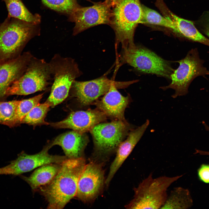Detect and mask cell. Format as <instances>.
<instances>
[{
	"instance_id": "obj_11",
	"label": "cell",
	"mask_w": 209,
	"mask_h": 209,
	"mask_svg": "<svg viewBox=\"0 0 209 209\" xmlns=\"http://www.w3.org/2000/svg\"><path fill=\"white\" fill-rule=\"evenodd\" d=\"M51 147L49 143L40 152L32 155L22 152L10 164L0 168V174L19 175L47 164L62 163L68 158L65 156L49 154L48 151Z\"/></svg>"
},
{
	"instance_id": "obj_31",
	"label": "cell",
	"mask_w": 209,
	"mask_h": 209,
	"mask_svg": "<svg viewBox=\"0 0 209 209\" xmlns=\"http://www.w3.org/2000/svg\"><path fill=\"white\" fill-rule=\"evenodd\" d=\"M201 154L202 155H209V152L202 151L201 152Z\"/></svg>"
},
{
	"instance_id": "obj_27",
	"label": "cell",
	"mask_w": 209,
	"mask_h": 209,
	"mask_svg": "<svg viewBox=\"0 0 209 209\" xmlns=\"http://www.w3.org/2000/svg\"><path fill=\"white\" fill-rule=\"evenodd\" d=\"M47 7L56 11L69 15L80 6L77 0H42Z\"/></svg>"
},
{
	"instance_id": "obj_32",
	"label": "cell",
	"mask_w": 209,
	"mask_h": 209,
	"mask_svg": "<svg viewBox=\"0 0 209 209\" xmlns=\"http://www.w3.org/2000/svg\"><path fill=\"white\" fill-rule=\"evenodd\" d=\"M207 129H208V130H209V127H207Z\"/></svg>"
},
{
	"instance_id": "obj_25",
	"label": "cell",
	"mask_w": 209,
	"mask_h": 209,
	"mask_svg": "<svg viewBox=\"0 0 209 209\" xmlns=\"http://www.w3.org/2000/svg\"><path fill=\"white\" fill-rule=\"evenodd\" d=\"M43 93L28 99L20 100L17 107L12 127L20 123L24 118L35 106L39 103Z\"/></svg>"
},
{
	"instance_id": "obj_20",
	"label": "cell",
	"mask_w": 209,
	"mask_h": 209,
	"mask_svg": "<svg viewBox=\"0 0 209 209\" xmlns=\"http://www.w3.org/2000/svg\"><path fill=\"white\" fill-rule=\"evenodd\" d=\"M61 165L62 163L47 164L35 170L29 176H20L35 192L40 187L49 183L60 170Z\"/></svg>"
},
{
	"instance_id": "obj_14",
	"label": "cell",
	"mask_w": 209,
	"mask_h": 209,
	"mask_svg": "<svg viewBox=\"0 0 209 209\" xmlns=\"http://www.w3.org/2000/svg\"><path fill=\"white\" fill-rule=\"evenodd\" d=\"M118 82L103 76L93 80L84 81L75 80L72 89L74 96L83 105H90L109 90L111 85Z\"/></svg>"
},
{
	"instance_id": "obj_16",
	"label": "cell",
	"mask_w": 209,
	"mask_h": 209,
	"mask_svg": "<svg viewBox=\"0 0 209 209\" xmlns=\"http://www.w3.org/2000/svg\"><path fill=\"white\" fill-rule=\"evenodd\" d=\"M33 56L29 52H24L15 59L0 63V101L7 98V89L24 73Z\"/></svg>"
},
{
	"instance_id": "obj_28",
	"label": "cell",
	"mask_w": 209,
	"mask_h": 209,
	"mask_svg": "<svg viewBox=\"0 0 209 209\" xmlns=\"http://www.w3.org/2000/svg\"><path fill=\"white\" fill-rule=\"evenodd\" d=\"M194 22L195 26L209 39V10L204 12L199 19Z\"/></svg>"
},
{
	"instance_id": "obj_24",
	"label": "cell",
	"mask_w": 209,
	"mask_h": 209,
	"mask_svg": "<svg viewBox=\"0 0 209 209\" xmlns=\"http://www.w3.org/2000/svg\"><path fill=\"white\" fill-rule=\"evenodd\" d=\"M50 106L46 102L40 104L34 107L24 118L21 123L31 125L48 124L45 118Z\"/></svg>"
},
{
	"instance_id": "obj_1",
	"label": "cell",
	"mask_w": 209,
	"mask_h": 209,
	"mask_svg": "<svg viewBox=\"0 0 209 209\" xmlns=\"http://www.w3.org/2000/svg\"><path fill=\"white\" fill-rule=\"evenodd\" d=\"M85 165L83 157L67 158L62 163L52 180L37 190L47 201V208L62 209L75 197L78 180Z\"/></svg>"
},
{
	"instance_id": "obj_3",
	"label": "cell",
	"mask_w": 209,
	"mask_h": 209,
	"mask_svg": "<svg viewBox=\"0 0 209 209\" xmlns=\"http://www.w3.org/2000/svg\"><path fill=\"white\" fill-rule=\"evenodd\" d=\"M143 15L140 0H120L113 8L111 24L115 35L116 46L122 47L135 44L134 36Z\"/></svg>"
},
{
	"instance_id": "obj_30",
	"label": "cell",
	"mask_w": 209,
	"mask_h": 209,
	"mask_svg": "<svg viewBox=\"0 0 209 209\" xmlns=\"http://www.w3.org/2000/svg\"><path fill=\"white\" fill-rule=\"evenodd\" d=\"M120 0H105V1L112 8Z\"/></svg>"
},
{
	"instance_id": "obj_15",
	"label": "cell",
	"mask_w": 209,
	"mask_h": 209,
	"mask_svg": "<svg viewBox=\"0 0 209 209\" xmlns=\"http://www.w3.org/2000/svg\"><path fill=\"white\" fill-rule=\"evenodd\" d=\"M107 116L99 109L72 112L63 120L51 124L55 127L69 128L81 133L90 131L96 125L105 120Z\"/></svg>"
},
{
	"instance_id": "obj_26",
	"label": "cell",
	"mask_w": 209,
	"mask_h": 209,
	"mask_svg": "<svg viewBox=\"0 0 209 209\" xmlns=\"http://www.w3.org/2000/svg\"><path fill=\"white\" fill-rule=\"evenodd\" d=\"M19 101H0V124L12 127L16 109Z\"/></svg>"
},
{
	"instance_id": "obj_17",
	"label": "cell",
	"mask_w": 209,
	"mask_h": 209,
	"mask_svg": "<svg viewBox=\"0 0 209 209\" xmlns=\"http://www.w3.org/2000/svg\"><path fill=\"white\" fill-rule=\"evenodd\" d=\"M149 124L147 120L142 125L131 130L127 138L120 144L117 149L116 156L110 167L105 183L108 185L124 161L132 151L140 140Z\"/></svg>"
},
{
	"instance_id": "obj_10",
	"label": "cell",
	"mask_w": 209,
	"mask_h": 209,
	"mask_svg": "<svg viewBox=\"0 0 209 209\" xmlns=\"http://www.w3.org/2000/svg\"><path fill=\"white\" fill-rule=\"evenodd\" d=\"M112 7L105 1L95 3L92 6H79L70 15V21L75 23L73 35H77L92 27L102 24L110 25Z\"/></svg>"
},
{
	"instance_id": "obj_8",
	"label": "cell",
	"mask_w": 209,
	"mask_h": 209,
	"mask_svg": "<svg viewBox=\"0 0 209 209\" xmlns=\"http://www.w3.org/2000/svg\"><path fill=\"white\" fill-rule=\"evenodd\" d=\"M176 62L179 66L170 75L171 82L167 86L160 87L163 90H174L175 93L172 96L173 98L186 94L190 84L196 77L209 75V71L203 66V62L196 48L191 49L185 57Z\"/></svg>"
},
{
	"instance_id": "obj_2",
	"label": "cell",
	"mask_w": 209,
	"mask_h": 209,
	"mask_svg": "<svg viewBox=\"0 0 209 209\" xmlns=\"http://www.w3.org/2000/svg\"><path fill=\"white\" fill-rule=\"evenodd\" d=\"M37 25L8 16L0 24V63L21 55L29 41L40 35Z\"/></svg>"
},
{
	"instance_id": "obj_4",
	"label": "cell",
	"mask_w": 209,
	"mask_h": 209,
	"mask_svg": "<svg viewBox=\"0 0 209 209\" xmlns=\"http://www.w3.org/2000/svg\"><path fill=\"white\" fill-rule=\"evenodd\" d=\"M150 173L134 188L133 199L125 206L128 209H161L168 194L167 190L183 175L153 178Z\"/></svg>"
},
{
	"instance_id": "obj_23",
	"label": "cell",
	"mask_w": 209,
	"mask_h": 209,
	"mask_svg": "<svg viewBox=\"0 0 209 209\" xmlns=\"http://www.w3.org/2000/svg\"><path fill=\"white\" fill-rule=\"evenodd\" d=\"M142 17L141 23L155 25L169 28L175 32L176 28L171 21L155 10L142 5Z\"/></svg>"
},
{
	"instance_id": "obj_9",
	"label": "cell",
	"mask_w": 209,
	"mask_h": 209,
	"mask_svg": "<svg viewBox=\"0 0 209 209\" xmlns=\"http://www.w3.org/2000/svg\"><path fill=\"white\" fill-rule=\"evenodd\" d=\"M131 129L126 121L115 120L99 123L90 131L96 150L100 153L106 154L117 149Z\"/></svg>"
},
{
	"instance_id": "obj_7",
	"label": "cell",
	"mask_w": 209,
	"mask_h": 209,
	"mask_svg": "<svg viewBox=\"0 0 209 209\" xmlns=\"http://www.w3.org/2000/svg\"><path fill=\"white\" fill-rule=\"evenodd\" d=\"M53 78L49 62L33 56L24 73L8 89L6 96L27 95L45 90Z\"/></svg>"
},
{
	"instance_id": "obj_13",
	"label": "cell",
	"mask_w": 209,
	"mask_h": 209,
	"mask_svg": "<svg viewBox=\"0 0 209 209\" xmlns=\"http://www.w3.org/2000/svg\"><path fill=\"white\" fill-rule=\"evenodd\" d=\"M138 80L128 81H118L112 84L102 99L97 101L96 105L99 109L115 120L125 121L124 112L130 101L129 96H122L118 89L125 88L137 82Z\"/></svg>"
},
{
	"instance_id": "obj_12",
	"label": "cell",
	"mask_w": 209,
	"mask_h": 209,
	"mask_svg": "<svg viewBox=\"0 0 209 209\" xmlns=\"http://www.w3.org/2000/svg\"><path fill=\"white\" fill-rule=\"evenodd\" d=\"M104 175L100 165L93 162L86 164L78 180L75 197L84 202L95 199L105 182Z\"/></svg>"
},
{
	"instance_id": "obj_18",
	"label": "cell",
	"mask_w": 209,
	"mask_h": 209,
	"mask_svg": "<svg viewBox=\"0 0 209 209\" xmlns=\"http://www.w3.org/2000/svg\"><path fill=\"white\" fill-rule=\"evenodd\" d=\"M155 4L163 16L171 21L176 28L175 33L193 42L202 43L205 37L198 30L194 22L180 17L172 12L163 0H156Z\"/></svg>"
},
{
	"instance_id": "obj_21",
	"label": "cell",
	"mask_w": 209,
	"mask_h": 209,
	"mask_svg": "<svg viewBox=\"0 0 209 209\" xmlns=\"http://www.w3.org/2000/svg\"><path fill=\"white\" fill-rule=\"evenodd\" d=\"M193 201L189 190L181 187L174 188L161 209H184L190 208Z\"/></svg>"
},
{
	"instance_id": "obj_6",
	"label": "cell",
	"mask_w": 209,
	"mask_h": 209,
	"mask_svg": "<svg viewBox=\"0 0 209 209\" xmlns=\"http://www.w3.org/2000/svg\"><path fill=\"white\" fill-rule=\"evenodd\" d=\"M49 63L53 82L46 102L50 107H54L67 98L73 82L82 73L74 59L63 57L58 54L54 56Z\"/></svg>"
},
{
	"instance_id": "obj_29",
	"label": "cell",
	"mask_w": 209,
	"mask_h": 209,
	"mask_svg": "<svg viewBox=\"0 0 209 209\" xmlns=\"http://www.w3.org/2000/svg\"><path fill=\"white\" fill-rule=\"evenodd\" d=\"M198 177L202 182L209 183V165H201L197 170Z\"/></svg>"
},
{
	"instance_id": "obj_5",
	"label": "cell",
	"mask_w": 209,
	"mask_h": 209,
	"mask_svg": "<svg viewBox=\"0 0 209 209\" xmlns=\"http://www.w3.org/2000/svg\"><path fill=\"white\" fill-rule=\"evenodd\" d=\"M122 48L119 66L127 64L140 72L170 78L174 70L169 61L147 48L135 44Z\"/></svg>"
},
{
	"instance_id": "obj_19",
	"label": "cell",
	"mask_w": 209,
	"mask_h": 209,
	"mask_svg": "<svg viewBox=\"0 0 209 209\" xmlns=\"http://www.w3.org/2000/svg\"><path fill=\"white\" fill-rule=\"evenodd\" d=\"M88 140L84 133L73 130L60 135L50 144L51 147L60 146L68 158H76L82 157Z\"/></svg>"
},
{
	"instance_id": "obj_22",
	"label": "cell",
	"mask_w": 209,
	"mask_h": 209,
	"mask_svg": "<svg viewBox=\"0 0 209 209\" xmlns=\"http://www.w3.org/2000/svg\"><path fill=\"white\" fill-rule=\"evenodd\" d=\"M2 0L6 4L8 12V16L35 24H38L40 22V15L31 13L21 0Z\"/></svg>"
}]
</instances>
